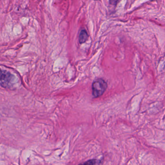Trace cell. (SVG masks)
I'll list each match as a JSON object with an SVG mask.
<instances>
[{"mask_svg": "<svg viewBox=\"0 0 165 165\" xmlns=\"http://www.w3.org/2000/svg\"><path fill=\"white\" fill-rule=\"evenodd\" d=\"M89 37L87 31L85 30H82L80 32L79 35V42L80 44H83L85 43Z\"/></svg>", "mask_w": 165, "mask_h": 165, "instance_id": "cell-3", "label": "cell"}, {"mask_svg": "<svg viewBox=\"0 0 165 165\" xmlns=\"http://www.w3.org/2000/svg\"><path fill=\"white\" fill-rule=\"evenodd\" d=\"M13 75L6 70H2L0 68V81L2 86L5 88H8L9 84L12 81Z\"/></svg>", "mask_w": 165, "mask_h": 165, "instance_id": "cell-2", "label": "cell"}, {"mask_svg": "<svg viewBox=\"0 0 165 165\" xmlns=\"http://www.w3.org/2000/svg\"><path fill=\"white\" fill-rule=\"evenodd\" d=\"M108 87L107 82L102 79H98L93 81L92 84V94L94 97L102 96Z\"/></svg>", "mask_w": 165, "mask_h": 165, "instance_id": "cell-1", "label": "cell"}, {"mask_svg": "<svg viewBox=\"0 0 165 165\" xmlns=\"http://www.w3.org/2000/svg\"><path fill=\"white\" fill-rule=\"evenodd\" d=\"M118 2V1H109V2H110V3H113H113H112V5H116Z\"/></svg>", "mask_w": 165, "mask_h": 165, "instance_id": "cell-5", "label": "cell"}, {"mask_svg": "<svg viewBox=\"0 0 165 165\" xmlns=\"http://www.w3.org/2000/svg\"><path fill=\"white\" fill-rule=\"evenodd\" d=\"M96 163L97 160L96 159H91L79 165H96Z\"/></svg>", "mask_w": 165, "mask_h": 165, "instance_id": "cell-4", "label": "cell"}]
</instances>
